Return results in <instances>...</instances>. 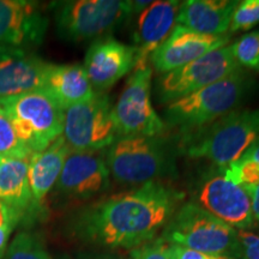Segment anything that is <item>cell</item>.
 <instances>
[{
  "label": "cell",
  "instance_id": "6da1fadb",
  "mask_svg": "<svg viewBox=\"0 0 259 259\" xmlns=\"http://www.w3.org/2000/svg\"><path fill=\"white\" fill-rule=\"evenodd\" d=\"M181 200L183 193L150 181L90 205L77 216L74 229L97 246L131 251L163 231Z\"/></svg>",
  "mask_w": 259,
  "mask_h": 259
},
{
  "label": "cell",
  "instance_id": "7a4b0ae2",
  "mask_svg": "<svg viewBox=\"0 0 259 259\" xmlns=\"http://www.w3.org/2000/svg\"><path fill=\"white\" fill-rule=\"evenodd\" d=\"M252 85L253 79L241 67L225 78L167 105L166 121L185 136L193 134L236 111L251 93Z\"/></svg>",
  "mask_w": 259,
  "mask_h": 259
},
{
  "label": "cell",
  "instance_id": "3957f363",
  "mask_svg": "<svg viewBox=\"0 0 259 259\" xmlns=\"http://www.w3.org/2000/svg\"><path fill=\"white\" fill-rule=\"evenodd\" d=\"M185 137L187 156L228 167L259 138V109H236Z\"/></svg>",
  "mask_w": 259,
  "mask_h": 259
},
{
  "label": "cell",
  "instance_id": "277c9868",
  "mask_svg": "<svg viewBox=\"0 0 259 259\" xmlns=\"http://www.w3.org/2000/svg\"><path fill=\"white\" fill-rule=\"evenodd\" d=\"M109 173L116 181L143 185L177 171L176 149L161 136L118 137L105 155Z\"/></svg>",
  "mask_w": 259,
  "mask_h": 259
},
{
  "label": "cell",
  "instance_id": "5b68a950",
  "mask_svg": "<svg viewBox=\"0 0 259 259\" xmlns=\"http://www.w3.org/2000/svg\"><path fill=\"white\" fill-rule=\"evenodd\" d=\"M161 238L206 255L240 257L238 231L193 202L177 209L161 232Z\"/></svg>",
  "mask_w": 259,
  "mask_h": 259
},
{
  "label": "cell",
  "instance_id": "8992f818",
  "mask_svg": "<svg viewBox=\"0 0 259 259\" xmlns=\"http://www.w3.org/2000/svg\"><path fill=\"white\" fill-rule=\"evenodd\" d=\"M57 31L71 42L92 40L108 34L134 15L132 2L67 0L52 3Z\"/></svg>",
  "mask_w": 259,
  "mask_h": 259
},
{
  "label": "cell",
  "instance_id": "52a82bcc",
  "mask_svg": "<svg viewBox=\"0 0 259 259\" xmlns=\"http://www.w3.org/2000/svg\"><path fill=\"white\" fill-rule=\"evenodd\" d=\"M18 138L32 154L46 149L63 136L64 109L44 90L0 99Z\"/></svg>",
  "mask_w": 259,
  "mask_h": 259
},
{
  "label": "cell",
  "instance_id": "ba28073f",
  "mask_svg": "<svg viewBox=\"0 0 259 259\" xmlns=\"http://www.w3.org/2000/svg\"><path fill=\"white\" fill-rule=\"evenodd\" d=\"M193 189L191 202L236 231H248L254 225L250 190L233 181L225 168L212 166L198 178Z\"/></svg>",
  "mask_w": 259,
  "mask_h": 259
},
{
  "label": "cell",
  "instance_id": "9c48e42d",
  "mask_svg": "<svg viewBox=\"0 0 259 259\" xmlns=\"http://www.w3.org/2000/svg\"><path fill=\"white\" fill-rule=\"evenodd\" d=\"M113 106L105 93H97L65 109L63 137L72 150L101 151L118 138Z\"/></svg>",
  "mask_w": 259,
  "mask_h": 259
},
{
  "label": "cell",
  "instance_id": "30bf717a",
  "mask_svg": "<svg viewBox=\"0 0 259 259\" xmlns=\"http://www.w3.org/2000/svg\"><path fill=\"white\" fill-rule=\"evenodd\" d=\"M151 79L150 66L132 71L112 111L118 137H157L166 131L163 119L158 116L151 103Z\"/></svg>",
  "mask_w": 259,
  "mask_h": 259
},
{
  "label": "cell",
  "instance_id": "8fae6325",
  "mask_svg": "<svg viewBox=\"0 0 259 259\" xmlns=\"http://www.w3.org/2000/svg\"><path fill=\"white\" fill-rule=\"evenodd\" d=\"M241 69L232 53L231 45L209 52L199 59L162 74L157 83L160 102L169 103L225 78Z\"/></svg>",
  "mask_w": 259,
  "mask_h": 259
},
{
  "label": "cell",
  "instance_id": "7c38bea8",
  "mask_svg": "<svg viewBox=\"0 0 259 259\" xmlns=\"http://www.w3.org/2000/svg\"><path fill=\"white\" fill-rule=\"evenodd\" d=\"M48 22L36 2L0 0V47L29 50L38 46Z\"/></svg>",
  "mask_w": 259,
  "mask_h": 259
},
{
  "label": "cell",
  "instance_id": "4fadbf2b",
  "mask_svg": "<svg viewBox=\"0 0 259 259\" xmlns=\"http://www.w3.org/2000/svg\"><path fill=\"white\" fill-rule=\"evenodd\" d=\"M229 40V34L206 35L176 25L167 40L154 52L150 61L157 72L164 74L227 46Z\"/></svg>",
  "mask_w": 259,
  "mask_h": 259
},
{
  "label": "cell",
  "instance_id": "5bb4252c",
  "mask_svg": "<svg viewBox=\"0 0 259 259\" xmlns=\"http://www.w3.org/2000/svg\"><path fill=\"white\" fill-rule=\"evenodd\" d=\"M111 173L105 155L100 151H78L71 149L64 162L57 189L78 198H88L108 190Z\"/></svg>",
  "mask_w": 259,
  "mask_h": 259
},
{
  "label": "cell",
  "instance_id": "9a60e30c",
  "mask_svg": "<svg viewBox=\"0 0 259 259\" xmlns=\"http://www.w3.org/2000/svg\"><path fill=\"white\" fill-rule=\"evenodd\" d=\"M135 60L134 46L107 36L96 40L88 48L83 67L93 88L103 93L134 71Z\"/></svg>",
  "mask_w": 259,
  "mask_h": 259
},
{
  "label": "cell",
  "instance_id": "2e32d148",
  "mask_svg": "<svg viewBox=\"0 0 259 259\" xmlns=\"http://www.w3.org/2000/svg\"><path fill=\"white\" fill-rule=\"evenodd\" d=\"M180 2L158 0L151 2L147 9L138 14L134 34L136 60L134 70L148 67V60L158 47L167 40L177 25Z\"/></svg>",
  "mask_w": 259,
  "mask_h": 259
},
{
  "label": "cell",
  "instance_id": "e0dca14e",
  "mask_svg": "<svg viewBox=\"0 0 259 259\" xmlns=\"http://www.w3.org/2000/svg\"><path fill=\"white\" fill-rule=\"evenodd\" d=\"M48 65L28 50L0 47V99L42 90Z\"/></svg>",
  "mask_w": 259,
  "mask_h": 259
},
{
  "label": "cell",
  "instance_id": "ac0fdd59",
  "mask_svg": "<svg viewBox=\"0 0 259 259\" xmlns=\"http://www.w3.org/2000/svg\"><path fill=\"white\" fill-rule=\"evenodd\" d=\"M30 156L0 158V202L16 213L18 220L38 216L29 185Z\"/></svg>",
  "mask_w": 259,
  "mask_h": 259
},
{
  "label": "cell",
  "instance_id": "d6986e66",
  "mask_svg": "<svg viewBox=\"0 0 259 259\" xmlns=\"http://www.w3.org/2000/svg\"><path fill=\"white\" fill-rule=\"evenodd\" d=\"M239 2L187 0L180 3L177 25L206 35H227Z\"/></svg>",
  "mask_w": 259,
  "mask_h": 259
},
{
  "label": "cell",
  "instance_id": "ffe728a7",
  "mask_svg": "<svg viewBox=\"0 0 259 259\" xmlns=\"http://www.w3.org/2000/svg\"><path fill=\"white\" fill-rule=\"evenodd\" d=\"M70 150L65 138L60 136L46 149L31 155L29 162V185L32 202L38 212L48 192L57 185Z\"/></svg>",
  "mask_w": 259,
  "mask_h": 259
},
{
  "label": "cell",
  "instance_id": "44dd1931",
  "mask_svg": "<svg viewBox=\"0 0 259 259\" xmlns=\"http://www.w3.org/2000/svg\"><path fill=\"white\" fill-rule=\"evenodd\" d=\"M42 90L64 111L95 94L85 70L79 64L48 65Z\"/></svg>",
  "mask_w": 259,
  "mask_h": 259
},
{
  "label": "cell",
  "instance_id": "7402d4cb",
  "mask_svg": "<svg viewBox=\"0 0 259 259\" xmlns=\"http://www.w3.org/2000/svg\"><path fill=\"white\" fill-rule=\"evenodd\" d=\"M3 259H52L41 238L34 233L21 232L15 236Z\"/></svg>",
  "mask_w": 259,
  "mask_h": 259
},
{
  "label": "cell",
  "instance_id": "603a6c76",
  "mask_svg": "<svg viewBox=\"0 0 259 259\" xmlns=\"http://www.w3.org/2000/svg\"><path fill=\"white\" fill-rule=\"evenodd\" d=\"M30 155H32L31 151L16 134L9 113L0 106V158Z\"/></svg>",
  "mask_w": 259,
  "mask_h": 259
},
{
  "label": "cell",
  "instance_id": "cb8c5ba5",
  "mask_svg": "<svg viewBox=\"0 0 259 259\" xmlns=\"http://www.w3.org/2000/svg\"><path fill=\"white\" fill-rule=\"evenodd\" d=\"M231 48L239 66L259 71V30L245 34L231 45Z\"/></svg>",
  "mask_w": 259,
  "mask_h": 259
},
{
  "label": "cell",
  "instance_id": "d4e9b609",
  "mask_svg": "<svg viewBox=\"0 0 259 259\" xmlns=\"http://www.w3.org/2000/svg\"><path fill=\"white\" fill-rule=\"evenodd\" d=\"M259 24V0L239 2L233 12L229 34L246 31Z\"/></svg>",
  "mask_w": 259,
  "mask_h": 259
},
{
  "label": "cell",
  "instance_id": "484cf974",
  "mask_svg": "<svg viewBox=\"0 0 259 259\" xmlns=\"http://www.w3.org/2000/svg\"><path fill=\"white\" fill-rule=\"evenodd\" d=\"M227 176L244 187H254L259 184V163L252 160L240 158L225 167Z\"/></svg>",
  "mask_w": 259,
  "mask_h": 259
},
{
  "label": "cell",
  "instance_id": "4316f807",
  "mask_svg": "<svg viewBox=\"0 0 259 259\" xmlns=\"http://www.w3.org/2000/svg\"><path fill=\"white\" fill-rule=\"evenodd\" d=\"M131 259H174L173 245L158 236L130 251Z\"/></svg>",
  "mask_w": 259,
  "mask_h": 259
},
{
  "label": "cell",
  "instance_id": "83f0119b",
  "mask_svg": "<svg viewBox=\"0 0 259 259\" xmlns=\"http://www.w3.org/2000/svg\"><path fill=\"white\" fill-rule=\"evenodd\" d=\"M240 244L239 259H259V235L250 231H238Z\"/></svg>",
  "mask_w": 259,
  "mask_h": 259
},
{
  "label": "cell",
  "instance_id": "f1b7e54d",
  "mask_svg": "<svg viewBox=\"0 0 259 259\" xmlns=\"http://www.w3.org/2000/svg\"><path fill=\"white\" fill-rule=\"evenodd\" d=\"M174 259H206L208 255L199 253V252L183 247V246L173 245Z\"/></svg>",
  "mask_w": 259,
  "mask_h": 259
},
{
  "label": "cell",
  "instance_id": "f546056e",
  "mask_svg": "<svg viewBox=\"0 0 259 259\" xmlns=\"http://www.w3.org/2000/svg\"><path fill=\"white\" fill-rule=\"evenodd\" d=\"M19 220L16 213L0 202V226H12L15 228Z\"/></svg>",
  "mask_w": 259,
  "mask_h": 259
},
{
  "label": "cell",
  "instance_id": "4dcf8cb0",
  "mask_svg": "<svg viewBox=\"0 0 259 259\" xmlns=\"http://www.w3.org/2000/svg\"><path fill=\"white\" fill-rule=\"evenodd\" d=\"M12 229H14L12 226H0V259L4 258L8 251V242Z\"/></svg>",
  "mask_w": 259,
  "mask_h": 259
},
{
  "label": "cell",
  "instance_id": "1f68e13d",
  "mask_svg": "<svg viewBox=\"0 0 259 259\" xmlns=\"http://www.w3.org/2000/svg\"><path fill=\"white\" fill-rule=\"evenodd\" d=\"M251 194V203H252V213L255 221L259 222V184L254 187H248Z\"/></svg>",
  "mask_w": 259,
  "mask_h": 259
},
{
  "label": "cell",
  "instance_id": "d6a6232c",
  "mask_svg": "<svg viewBox=\"0 0 259 259\" xmlns=\"http://www.w3.org/2000/svg\"><path fill=\"white\" fill-rule=\"evenodd\" d=\"M241 158H246V160H252L259 163V138L247 149V151L242 155Z\"/></svg>",
  "mask_w": 259,
  "mask_h": 259
},
{
  "label": "cell",
  "instance_id": "836d02e7",
  "mask_svg": "<svg viewBox=\"0 0 259 259\" xmlns=\"http://www.w3.org/2000/svg\"><path fill=\"white\" fill-rule=\"evenodd\" d=\"M206 259H235L232 257H226V255H208Z\"/></svg>",
  "mask_w": 259,
  "mask_h": 259
}]
</instances>
